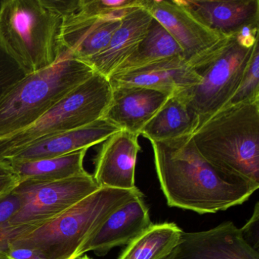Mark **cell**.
<instances>
[{
  "instance_id": "1",
  "label": "cell",
  "mask_w": 259,
  "mask_h": 259,
  "mask_svg": "<svg viewBox=\"0 0 259 259\" xmlns=\"http://www.w3.org/2000/svg\"><path fill=\"white\" fill-rule=\"evenodd\" d=\"M160 188L168 206L200 214L243 204L259 186L228 177L206 161L192 135L151 142Z\"/></svg>"
},
{
  "instance_id": "2",
  "label": "cell",
  "mask_w": 259,
  "mask_h": 259,
  "mask_svg": "<svg viewBox=\"0 0 259 259\" xmlns=\"http://www.w3.org/2000/svg\"><path fill=\"white\" fill-rule=\"evenodd\" d=\"M192 139L215 169L259 186V101L224 107L197 128Z\"/></svg>"
},
{
  "instance_id": "3",
  "label": "cell",
  "mask_w": 259,
  "mask_h": 259,
  "mask_svg": "<svg viewBox=\"0 0 259 259\" xmlns=\"http://www.w3.org/2000/svg\"><path fill=\"white\" fill-rule=\"evenodd\" d=\"M130 190L100 188L69 210L10 241L8 245L35 250L41 259H77L80 250L115 210L142 196Z\"/></svg>"
},
{
  "instance_id": "4",
  "label": "cell",
  "mask_w": 259,
  "mask_h": 259,
  "mask_svg": "<svg viewBox=\"0 0 259 259\" xmlns=\"http://www.w3.org/2000/svg\"><path fill=\"white\" fill-rule=\"evenodd\" d=\"M258 32L248 31L224 36L188 63L201 78L199 84L175 94L198 117V128L225 107L239 87Z\"/></svg>"
},
{
  "instance_id": "5",
  "label": "cell",
  "mask_w": 259,
  "mask_h": 259,
  "mask_svg": "<svg viewBox=\"0 0 259 259\" xmlns=\"http://www.w3.org/2000/svg\"><path fill=\"white\" fill-rule=\"evenodd\" d=\"M95 72L64 51L55 64L26 75L0 98V139L34 124Z\"/></svg>"
},
{
  "instance_id": "6",
  "label": "cell",
  "mask_w": 259,
  "mask_h": 259,
  "mask_svg": "<svg viewBox=\"0 0 259 259\" xmlns=\"http://www.w3.org/2000/svg\"><path fill=\"white\" fill-rule=\"evenodd\" d=\"M63 24L42 0L0 2V37L28 75L60 60Z\"/></svg>"
},
{
  "instance_id": "7",
  "label": "cell",
  "mask_w": 259,
  "mask_h": 259,
  "mask_svg": "<svg viewBox=\"0 0 259 259\" xmlns=\"http://www.w3.org/2000/svg\"><path fill=\"white\" fill-rule=\"evenodd\" d=\"M107 77L95 72L34 124L0 139V160H7L33 142L85 126L104 118L112 98Z\"/></svg>"
},
{
  "instance_id": "8",
  "label": "cell",
  "mask_w": 259,
  "mask_h": 259,
  "mask_svg": "<svg viewBox=\"0 0 259 259\" xmlns=\"http://www.w3.org/2000/svg\"><path fill=\"white\" fill-rule=\"evenodd\" d=\"M100 187L89 172L54 182H19L13 190L22 206L9 223L0 240L5 251L10 241L60 216Z\"/></svg>"
},
{
  "instance_id": "9",
  "label": "cell",
  "mask_w": 259,
  "mask_h": 259,
  "mask_svg": "<svg viewBox=\"0 0 259 259\" xmlns=\"http://www.w3.org/2000/svg\"><path fill=\"white\" fill-rule=\"evenodd\" d=\"M167 259H259V252L242 238L233 222L206 231L184 233Z\"/></svg>"
},
{
  "instance_id": "10",
  "label": "cell",
  "mask_w": 259,
  "mask_h": 259,
  "mask_svg": "<svg viewBox=\"0 0 259 259\" xmlns=\"http://www.w3.org/2000/svg\"><path fill=\"white\" fill-rule=\"evenodd\" d=\"M142 7L180 45L186 61L223 37L200 23L177 0H143Z\"/></svg>"
},
{
  "instance_id": "11",
  "label": "cell",
  "mask_w": 259,
  "mask_h": 259,
  "mask_svg": "<svg viewBox=\"0 0 259 259\" xmlns=\"http://www.w3.org/2000/svg\"><path fill=\"white\" fill-rule=\"evenodd\" d=\"M200 23L231 36L259 30V0H177Z\"/></svg>"
},
{
  "instance_id": "12",
  "label": "cell",
  "mask_w": 259,
  "mask_h": 259,
  "mask_svg": "<svg viewBox=\"0 0 259 259\" xmlns=\"http://www.w3.org/2000/svg\"><path fill=\"white\" fill-rule=\"evenodd\" d=\"M139 136L120 130L104 142L95 160L93 175L100 188L130 190L136 187L135 172L141 151Z\"/></svg>"
},
{
  "instance_id": "13",
  "label": "cell",
  "mask_w": 259,
  "mask_h": 259,
  "mask_svg": "<svg viewBox=\"0 0 259 259\" xmlns=\"http://www.w3.org/2000/svg\"><path fill=\"white\" fill-rule=\"evenodd\" d=\"M152 223L142 196L137 197L111 213L80 250L78 257L94 251L105 255L115 247L128 245Z\"/></svg>"
},
{
  "instance_id": "14",
  "label": "cell",
  "mask_w": 259,
  "mask_h": 259,
  "mask_svg": "<svg viewBox=\"0 0 259 259\" xmlns=\"http://www.w3.org/2000/svg\"><path fill=\"white\" fill-rule=\"evenodd\" d=\"M120 128L108 119L101 118L93 123L30 144L9 159L8 161H30L66 155L105 142Z\"/></svg>"
},
{
  "instance_id": "15",
  "label": "cell",
  "mask_w": 259,
  "mask_h": 259,
  "mask_svg": "<svg viewBox=\"0 0 259 259\" xmlns=\"http://www.w3.org/2000/svg\"><path fill=\"white\" fill-rule=\"evenodd\" d=\"M112 89L141 87L175 95L199 84L201 78L184 57H174L120 75H111Z\"/></svg>"
},
{
  "instance_id": "16",
  "label": "cell",
  "mask_w": 259,
  "mask_h": 259,
  "mask_svg": "<svg viewBox=\"0 0 259 259\" xmlns=\"http://www.w3.org/2000/svg\"><path fill=\"white\" fill-rule=\"evenodd\" d=\"M112 89L111 101L104 118L121 130L139 135L172 95L141 87Z\"/></svg>"
},
{
  "instance_id": "17",
  "label": "cell",
  "mask_w": 259,
  "mask_h": 259,
  "mask_svg": "<svg viewBox=\"0 0 259 259\" xmlns=\"http://www.w3.org/2000/svg\"><path fill=\"white\" fill-rule=\"evenodd\" d=\"M122 19L87 17L75 13L63 19V50L71 57L84 62L107 48Z\"/></svg>"
},
{
  "instance_id": "18",
  "label": "cell",
  "mask_w": 259,
  "mask_h": 259,
  "mask_svg": "<svg viewBox=\"0 0 259 259\" xmlns=\"http://www.w3.org/2000/svg\"><path fill=\"white\" fill-rule=\"evenodd\" d=\"M152 20V16L145 9L130 12L122 18L120 26L107 48L84 63L108 78L136 51L146 36Z\"/></svg>"
},
{
  "instance_id": "19",
  "label": "cell",
  "mask_w": 259,
  "mask_h": 259,
  "mask_svg": "<svg viewBox=\"0 0 259 259\" xmlns=\"http://www.w3.org/2000/svg\"><path fill=\"white\" fill-rule=\"evenodd\" d=\"M195 112L176 95H171L140 133L150 142H163L192 135L198 128Z\"/></svg>"
},
{
  "instance_id": "20",
  "label": "cell",
  "mask_w": 259,
  "mask_h": 259,
  "mask_svg": "<svg viewBox=\"0 0 259 259\" xmlns=\"http://www.w3.org/2000/svg\"><path fill=\"white\" fill-rule=\"evenodd\" d=\"M88 149L66 155L30 161H7L19 182H54L72 178L88 172L84 159Z\"/></svg>"
},
{
  "instance_id": "21",
  "label": "cell",
  "mask_w": 259,
  "mask_h": 259,
  "mask_svg": "<svg viewBox=\"0 0 259 259\" xmlns=\"http://www.w3.org/2000/svg\"><path fill=\"white\" fill-rule=\"evenodd\" d=\"M174 57H184L181 48L166 30L153 19L145 38L110 76L126 73Z\"/></svg>"
},
{
  "instance_id": "22",
  "label": "cell",
  "mask_w": 259,
  "mask_h": 259,
  "mask_svg": "<svg viewBox=\"0 0 259 259\" xmlns=\"http://www.w3.org/2000/svg\"><path fill=\"white\" fill-rule=\"evenodd\" d=\"M183 233L174 223L152 224L128 244L119 259H167Z\"/></svg>"
},
{
  "instance_id": "23",
  "label": "cell",
  "mask_w": 259,
  "mask_h": 259,
  "mask_svg": "<svg viewBox=\"0 0 259 259\" xmlns=\"http://www.w3.org/2000/svg\"><path fill=\"white\" fill-rule=\"evenodd\" d=\"M143 0H80L77 13L87 17L122 19L137 8H143Z\"/></svg>"
},
{
  "instance_id": "24",
  "label": "cell",
  "mask_w": 259,
  "mask_h": 259,
  "mask_svg": "<svg viewBox=\"0 0 259 259\" xmlns=\"http://www.w3.org/2000/svg\"><path fill=\"white\" fill-rule=\"evenodd\" d=\"M257 101H259L258 43L254 46L239 87L225 107Z\"/></svg>"
},
{
  "instance_id": "25",
  "label": "cell",
  "mask_w": 259,
  "mask_h": 259,
  "mask_svg": "<svg viewBox=\"0 0 259 259\" xmlns=\"http://www.w3.org/2000/svg\"><path fill=\"white\" fill-rule=\"evenodd\" d=\"M28 75L0 37V98Z\"/></svg>"
},
{
  "instance_id": "26",
  "label": "cell",
  "mask_w": 259,
  "mask_h": 259,
  "mask_svg": "<svg viewBox=\"0 0 259 259\" xmlns=\"http://www.w3.org/2000/svg\"><path fill=\"white\" fill-rule=\"evenodd\" d=\"M22 197L14 190L0 198V240L9 223L22 206Z\"/></svg>"
},
{
  "instance_id": "27",
  "label": "cell",
  "mask_w": 259,
  "mask_h": 259,
  "mask_svg": "<svg viewBox=\"0 0 259 259\" xmlns=\"http://www.w3.org/2000/svg\"><path fill=\"white\" fill-rule=\"evenodd\" d=\"M241 234L250 247L258 251L259 249V203H256L254 212L246 224L240 229Z\"/></svg>"
},
{
  "instance_id": "28",
  "label": "cell",
  "mask_w": 259,
  "mask_h": 259,
  "mask_svg": "<svg viewBox=\"0 0 259 259\" xmlns=\"http://www.w3.org/2000/svg\"><path fill=\"white\" fill-rule=\"evenodd\" d=\"M42 2L63 19L75 14L80 7V0H42Z\"/></svg>"
},
{
  "instance_id": "29",
  "label": "cell",
  "mask_w": 259,
  "mask_h": 259,
  "mask_svg": "<svg viewBox=\"0 0 259 259\" xmlns=\"http://www.w3.org/2000/svg\"><path fill=\"white\" fill-rule=\"evenodd\" d=\"M9 259H41L38 253L32 248L26 247L8 245L5 251Z\"/></svg>"
},
{
  "instance_id": "30",
  "label": "cell",
  "mask_w": 259,
  "mask_h": 259,
  "mask_svg": "<svg viewBox=\"0 0 259 259\" xmlns=\"http://www.w3.org/2000/svg\"><path fill=\"white\" fill-rule=\"evenodd\" d=\"M19 183V179L15 174L0 177V198L13 190Z\"/></svg>"
},
{
  "instance_id": "31",
  "label": "cell",
  "mask_w": 259,
  "mask_h": 259,
  "mask_svg": "<svg viewBox=\"0 0 259 259\" xmlns=\"http://www.w3.org/2000/svg\"><path fill=\"white\" fill-rule=\"evenodd\" d=\"M14 174L11 165L7 160H0V177Z\"/></svg>"
},
{
  "instance_id": "32",
  "label": "cell",
  "mask_w": 259,
  "mask_h": 259,
  "mask_svg": "<svg viewBox=\"0 0 259 259\" xmlns=\"http://www.w3.org/2000/svg\"><path fill=\"white\" fill-rule=\"evenodd\" d=\"M0 259H9V257H7V254H5L4 251H1L0 250Z\"/></svg>"
},
{
  "instance_id": "33",
  "label": "cell",
  "mask_w": 259,
  "mask_h": 259,
  "mask_svg": "<svg viewBox=\"0 0 259 259\" xmlns=\"http://www.w3.org/2000/svg\"><path fill=\"white\" fill-rule=\"evenodd\" d=\"M77 259H92V258H90V257H88L87 255H85V256H83V257H78V258H77Z\"/></svg>"
}]
</instances>
